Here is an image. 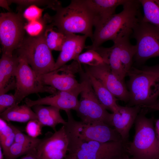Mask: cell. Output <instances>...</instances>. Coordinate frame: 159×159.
<instances>
[{"label":"cell","instance_id":"cell-1","mask_svg":"<svg viewBox=\"0 0 159 159\" xmlns=\"http://www.w3.org/2000/svg\"><path fill=\"white\" fill-rule=\"evenodd\" d=\"M141 6L139 0H127L122 5L121 12L114 14L100 28L95 31L92 44L85 48L94 49L107 41H113L119 36L132 34L133 29L143 17Z\"/></svg>","mask_w":159,"mask_h":159},{"label":"cell","instance_id":"cell-2","mask_svg":"<svg viewBox=\"0 0 159 159\" xmlns=\"http://www.w3.org/2000/svg\"><path fill=\"white\" fill-rule=\"evenodd\" d=\"M50 17L49 25L66 34L80 33L92 39V16L86 0H72L67 6H62Z\"/></svg>","mask_w":159,"mask_h":159},{"label":"cell","instance_id":"cell-3","mask_svg":"<svg viewBox=\"0 0 159 159\" xmlns=\"http://www.w3.org/2000/svg\"><path fill=\"white\" fill-rule=\"evenodd\" d=\"M127 75L129 99L126 105L141 108L155 103L159 97V64L142 69L132 67Z\"/></svg>","mask_w":159,"mask_h":159},{"label":"cell","instance_id":"cell-4","mask_svg":"<svg viewBox=\"0 0 159 159\" xmlns=\"http://www.w3.org/2000/svg\"><path fill=\"white\" fill-rule=\"evenodd\" d=\"M148 109L142 108L135 121V134L132 142L126 145L128 155L136 159H159V144L153 117L148 118Z\"/></svg>","mask_w":159,"mask_h":159},{"label":"cell","instance_id":"cell-5","mask_svg":"<svg viewBox=\"0 0 159 159\" xmlns=\"http://www.w3.org/2000/svg\"><path fill=\"white\" fill-rule=\"evenodd\" d=\"M65 130L68 140L67 154L77 159H115L127 154L123 141L85 140Z\"/></svg>","mask_w":159,"mask_h":159},{"label":"cell","instance_id":"cell-6","mask_svg":"<svg viewBox=\"0 0 159 159\" xmlns=\"http://www.w3.org/2000/svg\"><path fill=\"white\" fill-rule=\"evenodd\" d=\"M17 54L23 57L38 76L53 71L55 62L48 47L44 32L40 35L25 37Z\"/></svg>","mask_w":159,"mask_h":159},{"label":"cell","instance_id":"cell-7","mask_svg":"<svg viewBox=\"0 0 159 159\" xmlns=\"http://www.w3.org/2000/svg\"><path fill=\"white\" fill-rule=\"evenodd\" d=\"M78 73L83 87L75 110L77 115L84 123L102 122L111 126L112 113L108 112L100 102L85 70L82 68Z\"/></svg>","mask_w":159,"mask_h":159},{"label":"cell","instance_id":"cell-8","mask_svg":"<svg viewBox=\"0 0 159 159\" xmlns=\"http://www.w3.org/2000/svg\"><path fill=\"white\" fill-rule=\"evenodd\" d=\"M22 12H11L0 14V39L2 53L10 56L21 46L25 38L26 23Z\"/></svg>","mask_w":159,"mask_h":159},{"label":"cell","instance_id":"cell-9","mask_svg":"<svg viewBox=\"0 0 159 159\" xmlns=\"http://www.w3.org/2000/svg\"><path fill=\"white\" fill-rule=\"evenodd\" d=\"M67 121L64 125L65 129L81 139L106 143L123 141L114 128L102 122L85 123L76 120L70 111L65 112Z\"/></svg>","mask_w":159,"mask_h":159},{"label":"cell","instance_id":"cell-10","mask_svg":"<svg viewBox=\"0 0 159 159\" xmlns=\"http://www.w3.org/2000/svg\"><path fill=\"white\" fill-rule=\"evenodd\" d=\"M132 34L136 41L133 58L136 63L143 64L150 58L159 57V27L141 19Z\"/></svg>","mask_w":159,"mask_h":159},{"label":"cell","instance_id":"cell-11","mask_svg":"<svg viewBox=\"0 0 159 159\" xmlns=\"http://www.w3.org/2000/svg\"><path fill=\"white\" fill-rule=\"evenodd\" d=\"M18 56L19 62L15 75L16 87L14 94L18 105L31 94L47 92L53 94L57 92L54 88L44 85L25 58Z\"/></svg>","mask_w":159,"mask_h":159},{"label":"cell","instance_id":"cell-12","mask_svg":"<svg viewBox=\"0 0 159 159\" xmlns=\"http://www.w3.org/2000/svg\"><path fill=\"white\" fill-rule=\"evenodd\" d=\"M82 68L81 64L75 60L69 65H65L58 69L38 76L41 82L45 85L51 87L59 91L71 90L79 86L75 74Z\"/></svg>","mask_w":159,"mask_h":159},{"label":"cell","instance_id":"cell-13","mask_svg":"<svg viewBox=\"0 0 159 159\" xmlns=\"http://www.w3.org/2000/svg\"><path fill=\"white\" fill-rule=\"evenodd\" d=\"M84 70L99 80L118 100L128 102L129 94L124 82L113 73L109 65L103 63L95 66L84 64Z\"/></svg>","mask_w":159,"mask_h":159},{"label":"cell","instance_id":"cell-14","mask_svg":"<svg viewBox=\"0 0 159 159\" xmlns=\"http://www.w3.org/2000/svg\"><path fill=\"white\" fill-rule=\"evenodd\" d=\"M79 86L71 90L58 91L49 96L34 100L26 98L24 102L31 107L37 105H47L65 112L71 110H75L79 104L78 96L83 89V83L81 80Z\"/></svg>","mask_w":159,"mask_h":159},{"label":"cell","instance_id":"cell-15","mask_svg":"<svg viewBox=\"0 0 159 159\" xmlns=\"http://www.w3.org/2000/svg\"><path fill=\"white\" fill-rule=\"evenodd\" d=\"M68 140L63 125L50 136L42 139L37 147L41 159H63L68 152Z\"/></svg>","mask_w":159,"mask_h":159},{"label":"cell","instance_id":"cell-16","mask_svg":"<svg viewBox=\"0 0 159 159\" xmlns=\"http://www.w3.org/2000/svg\"><path fill=\"white\" fill-rule=\"evenodd\" d=\"M139 105L129 107L119 105L117 112L112 113L111 124L121 136L125 144L129 142L130 130L141 109Z\"/></svg>","mask_w":159,"mask_h":159},{"label":"cell","instance_id":"cell-17","mask_svg":"<svg viewBox=\"0 0 159 159\" xmlns=\"http://www.w3.org/2000/svg\"><path fill=\"white\" fill-rule=\"evenodd\" d=\"M92 12L93 26L97 30L115 14L116 8L127 0H86Z\"/></svg>","mask_w":159,"mask_h":159},{"label":"cell","instance_id":"cell-18","mask_svg":"<svg viewBox=\"0 0 159 159\" xmlns=\"http://www.w3.org/2000/svg\"><path fill=\"white\" fill-rule=\"evenodd\" d=\"M87 37L85 35H77L74 34H66L61 52L55 62L53 71L65 65L69 61L74 60L80 55L85 48V42Z\"/></svg>","mask_w":159,"mask_h":159},{"label":"cell","instance_id":"cell-19","mask_svg":"<svg viewBox=\"0 0 159 159\" xmlns=\"http://www.w3.org/2000/svg\"><path fill=\"white\" fill-rule=\"evenodd\" d=\"M111 47L105 48L99 47L93 50L97 51L103 59L105 63L110 66L113 73L120 81L124 82L127 73L122 66L120 58V49L118 40L113 41Z\"/></svg>","mask_w":159,"mask_h":159},{"label":"cell","instance_id":"cell-20","mask_svg":"<svg viewBox=\"0 0 159 159\" xmlns=\"http://www.w3.org/2000/svg\"><path fill=\"white\" fill-rule=\"evenodd\" d=\"M19 57L16 54L10 56L2 53L0 59V95L9 89L14 80L19 62Z\"/></svg>","mask_w":159,"mask_h":159},{"label":"cell","instance_id":"cell-21","mask_svg":"<svg viewBox=\"0 0 159 159\" xmlns=\"http://www.w3.org/2000/svg\"><path fill=\"white\" fill-rule=\"evenodd\" d=\"M32 107L42 127H50L55 132L57 131V125L62 124L64 125L67 123L60 115V110L55 107L42 105H37Z\"/></svg>","mask_w":159,"mask_h":159},{"label":"cell","instance_id":"cell-22","mask_svg":"<svg viewBox=\"0 0 159 159\" xmlns=\"http://www.w3.org/2000/svg\"><path fill=\"white\" fill-rule=\"evenodd\" d=\"M85 71L101 104L107 110H110L112 113L117 112L119 105L117 104L116 102L118 100L99 80Z\"/></svg>","mask_w":159,"mask_h":159},{"label":"cell","instance_id":"cell-23","mask_svg":"<svg viewBox=\"0 0 159 159\" xmlns=\"http://www.w3.org/2000/svg\"><path fill=\"white\" fill-rule=\"evenodd\" d=\"M31 107L26 104L11 107L0 113V118L8 122H28L33 120H38L36 114Z\"/></svg>","mask_w":159,"mask_h":159},{"label":"cell","instance_id":"cell-24","mask_svg":"<svg viewBox=\"0 0 159 159\" xmlns=\"http://www.w3.org/2000/svg\"><path fill=\"white\" fill-rule=\"evenodd\" d=\"M132 34L128 33L116 39L119 43L121 62L127 74L132 67L133 59L136 51L135 45H132L130 40V37Z\"/></svg>","mask_w":159,"mask_h":159},{"label":"cell","instance_id":"cell-25","mask_svg":"<svg viewBox=\"0 0 159 159\" xmlns=\"http://www.w3.org/2000/svg\"><path fill=\"white\" fill-rule=\"evenodd\" d=\"M139 0L144 12L142 21L159 27V0Z\"/></svg>","mask_w":159,"mask_h":159},{"label":"cell","instance_id":"cell-26","mask_svg":"<svg viewBox=\"0 0 159 159\" xmlns=\"http://www.w3.org/2000/svg\"><path fill=\"white\" fill-rule=\"evenodd\" d=\"M45 42L52 51H60L66 37V34L55 30L54 27L47 25L44 32Z\"/></svg>","mask_w":159,"mask_h":159},{"label":"cell","instance_id":"cell-27","mask_svg":"<svg viewBox=\"0 0 159 159\" xmlns=\"http://www.w3.org/2000/svg\"><path fill=\"white\" fill-rule=\"evenodd\" d=\"M15 134L9 123L0 118V144L4 157L14 142Z\"/></svg>","mask_w":159,"mask_h":159},{"label":"cell","instance_id":"cell-28","mask_svg":"<svg viewBox=\"0 0 159 159\" xmlns=\"http://www.w3.org/2000/svg\"><path fill=\"white\" fill-rule=\"evenodd\" d=\"M7 1L9 5L12 3L18 4V6L17 9L18 12H22L23 9L32 5L45 6L55 11L62 6L60 1L55 0H11Z\"/></svg>","mask_w":159,"mask_h":159},{"label":"cell","instance_id":"cell-29","mask_svg":"<svg viewBox=\"0 0 159 159\" xmlns=\"http://www.w3.org/2000/svg\"><path fill=\"white\" fill-rule=\"evenodd\" d=\"M74 60L80 64L90 66H96L105 63L97 51L91 49L87 50L85 52L80 54Z\"/></svg>","mask_w":159,"mask_h":159},{"label":"cell","instance_id":"cell-30","mask_svg":"<svg viewBox=\"0 0 159 159\" xmlns=\"http://www.w3.org/2000/svg\"><path fill=\"white\" fill-rule=\"evenodd\" d=\"M48 24L47 16L46 14L42 18L26 23L25 29L29 36L37 37L43 33Z\"/></svg>","mask_w":159,"mask_h":159},{"label":"cell","instance_id":"cell-31","mask_svg":"<svg viewBox=\"0 0 159 159\" xmlns=\"http://www.w3.org/2000/svg\"><path fill=\"white\" fill-rule=\"evenodd\" d=\"M37 146L26 145L14 142L9 148L4 158L5 159H16L22 155H26Z\"/></svg>","mask_w":159,"mask_h":159},{"label":"cell","instance_id":"cell-32","mask_svg":"<svg viewBox=\"0 0 159 159\" xmlns=\"http://www.w3.org/2000/svg\"><path fill=\"white\" fill-rule=\"evenodd\" d=\"M9 123L14 132L15 142L26 145L37 146L41 141L42 139L33 138L24 134L11 123Z\"/></svg>","mask_w":159,"mask_h":159},{"label":"cell","instance_id":"cell-33","mask_svg":"<svg viewBox=\"0 0 159 159\" xmlns=\"http://www.w3.org/2000/svg\"><path fill=\"white\" fill-rule=\"evenodd\" d=\"M44 10L38 6L32 5L26 8L22 14L25 20L28 22L37 20L41 18Z\"/></svg>","mask_w":159,"mask_h":159},{"label":"cell","instance_id":"cell-34","mask_svg":"<svg viewBox=\"0 0 159 159\" xmlns=\"http://www.w3.org/2000/svg\"><path fill=\"white\" fill-rule=\"evenodd\" d=\"M18 105L14 95L4 94L0 95V113L6 109Z\"/></svg>","mask_w":159,"mask_h":159},{"label":"cell","instance_id":"cell-35","mask_svg":"<svg viewBox=\"0 0 159 159\" xmlns=\"http://www.w3.org/2000/svg\"><path fill=\"white\" fill-rule=\"evenodd\" d=\"M42 127L38 120H32L28 122L25 127V131L29 136L36 138L42 134Z\"/></svg>","mask_w":159,"mask_h":159},{"label":"cell","instance_id":"cell-36","mask_svg":"<svg viewBox=\"0 0 159 159\" xmlns=\"http://www.w3.org/2000/svg\"><path fill=\"white\" fill-rule=\"evenodd\" d=\"M37 146L32 149L20 159H41L37 149Z\"/></svg>","mask_w":159,"mask_h":159},{"label":"cell","instance_id":"cell-37","mask_svg":"<svg viewBox=\"0 0 159 159\" xmlns=\"http://www.w3.org/2000/svg\"><path fill=\"white\" fill-rule=\"evenodd\" d=\"M143 108H146L152 110L159 111V99L154 104Z\"/></svg>","mask_w":159,"mask_h":159},{"label":"cell","instance_id":"cell-38","mask_svg":"<svg viewBox=\"0 0 159 159\" xmlns=\"http://www.w3.org/2000/svg\"><path fill=\"white\" fill-rule=\"evenodd\" d=\"M154 127L156 137L159 144V118L155 120Z\"/></svg>","mask_w":159,"mask_h":159},{"label":"cell","instance_id":"cell-39","mask_svg":"<svg viewBox=\"0 0 159 159\" xmlns=\"http://www.w3.org/2000/svg\"><path fill=\"white\" fill-rule=\"evenodd\" d=\"M9 4L7 0H0V6L6 9L9 11V12H11L10 9L9 7Z\"/></svg>","mask_w":159,"mask_h":159},{"label":"cell","instance_id":"cell-40","mask_svg":"<svg viewBox=\"0 0 159 159\" xmlns=\"http://www.w3.org/2000/svg\"><path fill=\"white\" fill-rule=\"evenodd\" d=\"M115 159H136L132 158H130L129 157L128 155L127 154H125L122 155Z\"/></svg>","mask_w":159,"mask_h":159},{"label":"cell","instance_id":"cell-41","mask_svg":"<svg viewBox=\"0 0 159 159\" xmlns=\"http://www.w3.org/2000/svg\"><path fill=\"white\" fill-rule=\"evenodd\" d=\"M63 159H77L71 156L68 154Z\"/></svg>","mask_w":159,"mask_h":159},{"label":"cell","instance_id":"cell-42","mask_svg":"<svg viewBox=\"0 0 159 159\" xmlns=\"http://www.w3.org/2000/svg\"><path fill=\"white\" fill-rule=\"evenodd\" d=\"M4 156L3 153L2 149L0 146V159H4Z\"/></svg>","mask_w":159,"mask_h":159}]
</instances>
